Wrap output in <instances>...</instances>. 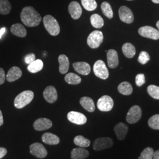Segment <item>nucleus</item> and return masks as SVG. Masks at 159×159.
I'll list each match as a JSON object with an SVG mask.
<instances>
[{
	"label": "nucleus",
	"instance_id": "obj_1",
	"mask_svg": "<svg viewBox=\"0 0 159 159\" xmlns=\"http://www.w3.org/2000/svg\"><path fill=\"white\" fill-rule=\"evenodd\" d=\"M20 18L23 24L29 27H37L40 24L42 18L33 7H25L21 11Z\"/></svg>",
	"mask_w": 159,
	"mask_h": 159
},
{
	"label": "nucleus",
	"instance_id": "obj_2",
	"mask_svg": "<svg viewBox=\"0 0 159 159\" xmlns=\"http://www.w3.org/2000/svg\"><path fill=\"white\" fill-rule=\"evenodd\" d=\"M43 24L47 32L52 36H57L60 32V27L57 20L51 15L43 18Z\"/></svg>",
	"mask_w": 159,
	"mask_h": 159
},
{
	"label": "nucleus",
	"instance_id": "obj_3",
	"mask_svg": "<svg viewBox=\"0 0 159 159\" xmlns=\"http://www.w3.org/2000/svg\"><path fill=\"white\" fill-rule=\"evenodd\" d=\"M34 93L31 90H26L21 92L14 100V106L17 108L20 109L28 105L34 98Z\"/></svg>",
	"mask_w": 159,
	"mask_h": 159
},
{
	"label": "nucleus",
	"instance_id": "obj_4",
	"mask_svg": "<svg viewBox=\"0 0 159 159\" xmlns=\"http://www.w3.org/2000/svg\"><path fill=\"white\" fill-rule=\"evenodd\" d=\"M103 34L102 31L95 30L89 35L87 43L89 46L93 49L97 48L102 44L103 41Z\"/></svg>",
	"mask_w": 159,
	"mask_h": 159
},
{
	"label": "nucleus",
	"instance_id": "obj_5",
	"mask_svg": "<svg viewBox=\"0 0 159 159\" xmlns=\"http://www.w3.org/2000/svg\"><path fill=\"white\" fill-rule=\"evenodd\" d=\"M94 73L97 77L102 80H106L109 76L108 70L105 63L101 60H97L93 66Z\"/></svg>",
	"mask_w": 159,
	"mask_h": 159
},
{
	"label": "nucleus",
	"instance_id": "obj_6",
	"mask_svg": "<svg viewBox=\"0 0 159 159\" xmlns=\"http://www.w3.org/2000/svg\"><path fill=\"white\" fill-rule=\"evenodd\" d=\"M142 110L139 106H133L129 110L126 116V120L129 124H134L141 119Z\"/></svg>",
	"mask_w": 159,
	"mask_h": 159
},
{
	"label": "nucleus",
	"instance_id": "obj_7",
	"mask_svg": "<svg viewBox=\"0 0 159 159\" xmlns=\"http://www.w3.org/2000/svg\"><path fill=\"white\" fill-rule=\"evenodd\" d=\"M97 105L100 111L104 112L110 111L113 107V100L111 97L105 95L98 99Z\"/></svg>",
	"mask_w": 159,
	"mask_h": 159
},
{
	"label": "nucleus",
	"instance_id": "obj_8",
	"mask_svg": "<svg viewBox=\"0 0 159 159\" xmlns=\"http://www.w3.org/2000/svg\"><path fill=\"white\" fill-rule=\"evenodd\" d=\"M139 34L145 38L152 40L159 39V31L150 26H143L139 29Z\"/></svg>",
	"mask_w": 159,
	"mask_h": 159
},
{
	"label": "nucleus",
	"instance_id": "obj_9",
	"mask_svg": "<svg viewBox=\"0 0 159 159\" xmlns=\"http://www.w3.org/2000/svg\"><path fill=\"white\" fill-rule=\"evenodd\" d=\"M113 145V141L110 137L98 138L93 143V148L96 151H100L108 148H111Z\"/></svg>",
	"mask_w": 159,
	"mask_h": 159
},
{
	"label": "nucleus",
	"instance_id": "obj_10",
	"mask_svg": "<svg viewBox=\"0 0 159 159\" xmlns=\"http://www.w3.org/2000/svg\"><path fill=\"white\" fill-rule=\"evenodd\" d=\"M30 153L35 157L43 159L47 156V151L43 144L39 143H34L30 146Z\"/></svg>",
	"mask_w": 159,
	"mask_h": 159
},
{
	"label": "nucleus",
	"instance_id": "obj_11",
	"mask_svg": "<svg viewBox=\"0 0 159 159\" xmlns=\"http://www.w3.org/2000/svg\"><path fill=\"white\" fill-rule=\"evenodd\" d=\"M120 20L126 24H131L134 21V16L130 9L126 6L120 7L119 10Z\"/></svg>",
	"mask_w": 159,
	"mask_h": 159
},
{
	"label": "nucleus",
	"instance_id": "obj_12",
	"mask_svg": "<svg viewBox=\"0 0 159 159\" xmlns=\"http://www.w3.org/2000/svg\"><path fill=\"white\" fill-rule=\"evenodd\" d=\"M67 119L70 122L77 125H83L87 122V118L83 114L74 111L67 114Z\"/></svg>",
	"mask_w": 159,
	"mask_h": 159
},
{
	"label": "nucleus",
	"instance_id": "obj_13",
	"mask_svg": "<svg viewBox=\"0 0 159 159\" xmlns=\"http://www.w3.org/2000/svg\"><path fill=\"white\" fill-rule=\"evenodd\" d=\"M43 96L46 101L49 103H54L58 98L57 91L54 86L49 85L47 87L43 92Z\"/></svg>",
	"mask_w": 159,
	"mask_h": 159
},
{
	"label": "nucleus",
	"instance_id": "obj_14",
	"mask_svg": "<svg viewBox=\"0 0 159 159\" xmlns=\"http://www.w3.org/2000/svg\"><path fill=\"white\" fill-rule=\"evenodd\" d=\"M68 12L74 20L79 19L82 14V8L77 1H72L68 6Z\"/></svg>",
	"mask_w": 159,
	"mask_h": 159
},
{
	"label": "nucleus",
	"instance_id": "obj_15",
	"mask_svg": "<svg viewBox=\"0 0 159 159\" xmlns=\"http://www.w3.org/2000/svg\"><path fill=\"white\" fill-rule=\"evenodd\" d=\"M52 125L50 120L46 118H40L34 121V129L37 131H43L51 128Z\"/></svg>",
	"mask_w": 159,
	"mask_h": 159
},
{
	"label": "nucleus",
	"instance_id": "obj_16",
	"mask_svg": "<svg viewBox=\"0 0 159 159\" xmlns=\"http://www.w3.org/2000/svg\"><path fill=\"white\" fill-rule=\"evenodd\" d=\"M73 66L75 71L79 74L86 75L90 73V66L89 65V64L86 62H75L73 64Z\"/></svg>",
	"mask_w": 159,
	"mask_h": 159
},
{
	"label": "nucleus",
	"instance_id": "obj_17",
	"mask_svg": "<svg viewBox=\"0 0 159 159\" xmlns=\"http://www.w3.org/2000/svg\"><path fill=\"white\" fill-rule=\"evenodd\" d=\"M108 66L111 68H116L119 65V57L117 52L113 49H110L107 54Z\"/></svg>",
	"mask_w": 159,
	"mask_h": 159
},
{
	"label": "nucleus",
	"instance_id": "obj_18",
	"mask_svg": "<svg viewBox=\"0 0 159 159\" xmlns=\"http://www.w3.org/2000/svg\"><path fill=\"white\" fill-rule=\"evenodd\" d=\"M22 74L23 73L21 69L18 67L14 66L9 70L7 74L6 79L9 82H13L19 79L22 76Z\"/></svg>",
	"mask_w": 159,
	"mask_h": 159
},
{
	"label": "nucleus",
	"instance_id": "obj_19",
	"mask_svg": "<svg viewBox=\"0 0 159 159\" xmlns=\"http://www.w3.org/2000/svg\"><path fill=\"white\" fill-rule=\"evenodd\" d=\"M128 130V127L123 123H119L114 127V129L116 136L119 140H123L125 139Z\"/></svg>",
	"mask_w": 159,
	"mask_h": 159
},
{
	"label": "nucleus",
	"instance_id": "obj_20",
	"mask_svg": "<svg viewBox=\"0 0 159 159\" xmlns=\"http://www.w3.org/2000/svg\"><path fill=\"white\" fill-rule=\"evenodd\" d=\"M58 63L60 64L59 66V71L61 74H64L67 73L69 66H70V62L67 56L64 54H61L58 57Z\"/></svg>",
	"mask_w": 159,
	"mask_h": 159
},
{
	"label": "nucleus",
	"instance_id": "obj_21",
	"mask_svg": "<svg viewBox=\"0 0 159 159\" xmlns=\"http://www.w3.org/2000/svg\"><path fill=\"white\" fill-rule=\"evenodd\" d=\"M81 106L89 112H93L95 110V104L93 100L89 97H83L80 98Z\"/></svg>",
	"mask_w": 159,
	"mask_h": 159
},
{
	"label": "nucleus",
	"instance_id": "obj_22",
	"mask_svg": "<svg viewBox=\"0 0 159 159\" xmlns=\"http://www.w3.org/2000/svg\"><path fill=\"white\" fill-rule=\"evenodd\" d=\"M89 156V151L82 148H75L71 153V159H84L88 157Z\"/></svg>",
	"mask_w": 159,
	"mask_h": 159
},
{
	"label": "nucleus",
	"instance_id": "obj_23",
	"mask_svg": "<svg viewBox=\"0 0 159 159\" xmlns=\"http://www.w3.org/2000/svg\"><path fill=\"white\" fill-rule=\"evenodd\" d=\"M11 32L12 34H14V35L21 37V38H24L25 37L27 34V30L24 26L19 23L13 24L11 27Z\"/></svg>",
	"mask_w": 159,
	"mask_h": 159
},
{
	"label": "nucleus",
	"instance_id": "obj_24",
	"mask_svg": "<svg viewBox=\"0 0 159 159\" xmlns=\"http://www.w3.org/2000/svg\"><path fill=\"white\" fill-rule=\"evenodd\" d=\"M42 141L49 145H56L60 143V139L52 133H46L42 136Z\"/></svg>",
	"mask_w": 159,
	"mask_h": 159
},
{
	"label": "nucleus",
	"instance_id": "obj_25",
	"mask_svg": "<svg viewBox=\"0 0 159 159\" xmlns=\"http://www.w3.org/2000/svg\"><path fill=\"white\" fill-rule=\"evenodd\" d=\"M122 51L124 55L128 58H133L136 52L135 47L129 43H126L123 44L122 47Z\"/></svg>",
	"mask_w": 159,
	"mask_h": 159
},
{
	"label": "nucleus",
	"instance_id": "obj_26",
	"mask_svg": "<svg viewBox=\"0 0 159 159\" xmlns=\"http://www.w3.org/2000/svg\"><path fill=\"white\" fill-rule=\"evenodd\" d=\"M118 91L123 95L129 96L133 93V87L130 83L124 81L118 86Z\"/></svg>",
	"mask_w": 159,
	"mask_h": 159
},
{
	"label": "nucleus",
	"instance_id": "obj_27",
	"mask_svg": "<svg viewBox=\"0 0 159 159\" xmlns=\"http://www.w3.org/2000/svg\"><path fill=\"white\" fill-rule=\"evenodd\" d=\"M44 66L43 62L41 60H35L34 62L29 64L27 69L31 73H36L40 71Z\"/></svg>",
	"mask_w": 159,
	"mask_h": 159
},
{
	"label": "nucleus",
	"instance_id": "obj_28",
	"mask_svg": "<svg viewBox=\"0 0 159 159\" xmlns=\"http://www.w3.org/2000/svg\"><path fill=\"white\" fill-rule=\"evenodd\" d=\"M64 80L68 84L72 85H77L81 82V77L73 73H69L66 74Z\"/></svg>",
	"mask_w": 159,
	"mask_h": 159
},
{
	"label": "nucleus",
	"instance_id": "obj_29",
	"mask_svg": "<svg viewBox=\"0 0 159 159\" xmlns=\"http://www.w3.org/2000/svg\"><path fill=\"white\" fill-rule=\"evenodd\" d=\"M92 26L96 29H100L104 25V20L102 17L97 14H94L90 17Z\"/></svg>",
	"mask_w": 159,
	"mask_h": 159
},
{
	"label": "nucleus",
	"instance_id": "obj_30",
	"mask_svg": "<svg viewBox=\"0 0 159 159\" xmlns=\"http://www.w3.org/2000/svg\"><path fill=\"white\" fill-rule=\"evenodd\" d=\"M74 143L75 145L82 148H88L90 145V140L81 135L74 138Z\"/></svg>",
	"mask_w": 159,
	"mask_h": 159
},
{
	"label": "nucleus",
	"instance_id": "obj_31",
	"mask_svg": "<svg viewBox=\"0 0 159 159\" xmlns=\"http://www.w3.org/2000/svg\"><path fill=\"white\" fill-rule=\"evenodd\" d=\"M12 7L10 2L7 0H0V14L2 15L8 14L11 10Z\"/></svg>",
	"mask_w": 159,
	"mask_h": 159
},
{
	"label": "nucleus",
	"instance_id": "obj_32",
	"mask_svg": "<svg viewBox=\"0 0 159 159\" xmlns=\"http://www.w3.org/2000/svg\"><path fill=\"white\" fill-rule=\"evenodd\" d=\"M101 8L103 14L109 19L113 17V11L110 4L107 2H103L101 5Z\"/></svg>",
	"mask_w": 159,
	"mask_h": 159
},
{
	"label": "nucleus",
	"instance_id": "obj_33",
	"mask_svg": "<svg viewBox=\"0 0 159 159\" xmlns=\"http://www.w3.org/2000/svg\"><path fill=\"white\" fill-rule=\"evenodd\" d=\"M81 1L83 7L89 11H94L97 7L96 0H81Z\"/></svg>",
	"mask_w": 159,
	"mask_h": 159
},
{
	"label": "nucleus",
	"instance_id": "obj_34",
	"mask_svg": "<svg viewBox=\"0 0 159 159\" xmlns=\"http://www.w3.org/2000/svg\"><path fill=\"white\" fill-rule=\"evenodd\" d=\"M148 125L152 129L159 130V114H155L151 117L148 121Z\"/></svg>",
	"mask_w": 159,
	"mask_h": 159
},
{
	"label": "nucleus",
	"instance_id": "obj_35",
	"mask_svg": "<svg viewBox=\"0 0 159 159\" xmlns=\"http://www.w3.org/2000/svg\"><path fill=\"white\" fill-rule=\"evenodd\" d=\"M148 94L154 99L159 100V87L155 85L148 86Z\"/></svg>",
	"mask_w": 159,
	"mask_h": 159
},
{
	"label": "nucleus",
	"instance_id": "obj_36",
	"mask_svg": "<svg viewBox=\"0 0 159 159\" xmlns=\"http://www.w3.org/2000/svg\"><path fill=\"white\" fill-rule=\"evenodd\" d=\"M153 149L151 148H146L143 150L139 159H153L154 154Z\"/></svg>",
	"mask_w": 159,
	"mask_h": 159
},
{
	"label": "nucleus",
	"instance_id": "obj_37",
	"mask_svg": "<svg viewBox=\"0 0 159 159\" xmlns=\"http://www.w3.org/2000/svg\"><path fill=\"white\" fill-rule=\"evenodd\" d=\"M150 57L146 51H142L138 57V61L142 64H145L149 61Z\"/></svg>",
	"mask_w": 159,
	"mask_h": 159
},
{
	"label": "nucleus",
	"instance_id": "obj_38",
	"mask_svg": "<svg viewBox=\"0 0 159 159\" xmlns=\"http://www.w3.org/2000/svg\"><path fill=\"white\" fill-rule=\"evenodd\" d=\"M136 84L138 87L142 86L146 82L145 76L144 74H139L136 76Z\"/></svg>",
	"mask_w": 159,
	"mask_h": 159
},
{
	"label": "nucleus",
	"instance_id": "obj_39",
	"mask_svg": "<svg viewBox=\"0 0 159 159\" xmlns=\"http://www.w3.org/2000/svg\"><path fill=\"white\" fill-rule=\"evenodd\" d=\"M35 60V56L33 53L29 54L25 57V62L28 64H30L31 63L34 62Z\"/></svg>",
	"mask_w": 159,
	"mask_h": 159
},
{
	"label": "nucleus",
	"instance_id": "obj_40",
	"mask_svg": "<svg viewBox=\"0 0 159 159\" xmlns=\"http://www.w3.org/2000/svg\"><path fill=\"white\" fill-rule=\"evenodd\" d=\"M6 79V76L5 71L3 68L0 67V85L4 83Z\"/></svg>",
	"mask_w": 159,
	"mask_h": 159
},
{
	"label": "nucleus",
	"instance_id": "obj_41",
	"mask_svg": "<svg viewBox=\"0 0 159 159\" xmlns=\"http://www.w3.org/2000/svg\"><path fill=\"white\" fill-rule=\"evenodd\" d=\"M7 153V150L6 148H0V159L4 157Z\"/></svg>",
	"mask_w": 159,
	"mask_h": 159
},
{
	"label": "nucleus",
	"instance_id": "obj_42",
	"mask_svg": "<svg viewBox=\"0 0 159 159\" xmlns=\"http://www.w3.org/2000/svg\"><path fill=\"white\" fill-rule=\"evenodd\" d=\"M153 159H159V150L154 152Z\"/></svg>",
	"mask_w": 159,
	"mask_h": 159
},
{
	"label": "nucleus",
	"instance_id": "obj_43",
	"mask_svg": "<svg viewBox=\"0 0 159 159\" xmlns=\"http://www.w3.org/2000/svg\"><path fill=\"white\" fill-rule=\"evenodd\" d=\"M4 123V120H3V116H2V111L0 110V126L3 125Z\"/></svg>",
	"mask_w": 159,
	"mask_h": 159
},
{
	"label": "nucleus",
	"instance_id": "obj_44",
	"mask_svg": "<svg viewBox=\"0 0 159 159\" xmlns=\"http://www.w3.org/2000/svg\"><path fill=\"white\" fill-rule=\"evenodd\" d=\"M6 29L5 27H3L2 29H0V39H1L2 36L4 35V34L6 32Z\"/></svg>",
	"mask_w": 159,
	"mask_h": 159
},
{
	"label": "nucleus",
	"instance_id": "obj_45",
	"mask_svg": "<svg viewBox=\"0 0 159 159\" xmlns=\"http://www.w3.org/2000/svg\"><path fill=\"white\" fill-rule=\"evenodd\" d=\"M152 1L155 4H159V0H152Z\"/></svg>",
	"mask_w": 159,
	"mask_h": 159
},
{
	"label": "nucleus",
	"instance_id": "obj_46",
	"mask_svg": "<svg viewBox=\"0 0 159 159\" xmlns=\"http://www.w3.org/2000/svg\"><path fill=\"white\" fill-rule=\"evenodd\" d=\"M156 26H157V29H158V30L159 31V21H158L157 23H156Z\"/></svg>",
	"mask_w": 159,
	"mask_h": 159
},
{
	"label": "nucleus",
	"instance_id": "obj_47",
	"mask_svg": "<svg viewBox=\"0 0 159 159\" xmlns=\"http://www.w3.org/2000/svg\"><path fill=\"white\" fill-rule=\"evenodd\" d=\"M127 1H133V0H127Z\"/></svg>",
	"mask_w": 159,
	"mask_h": 159
}]
</instances>
